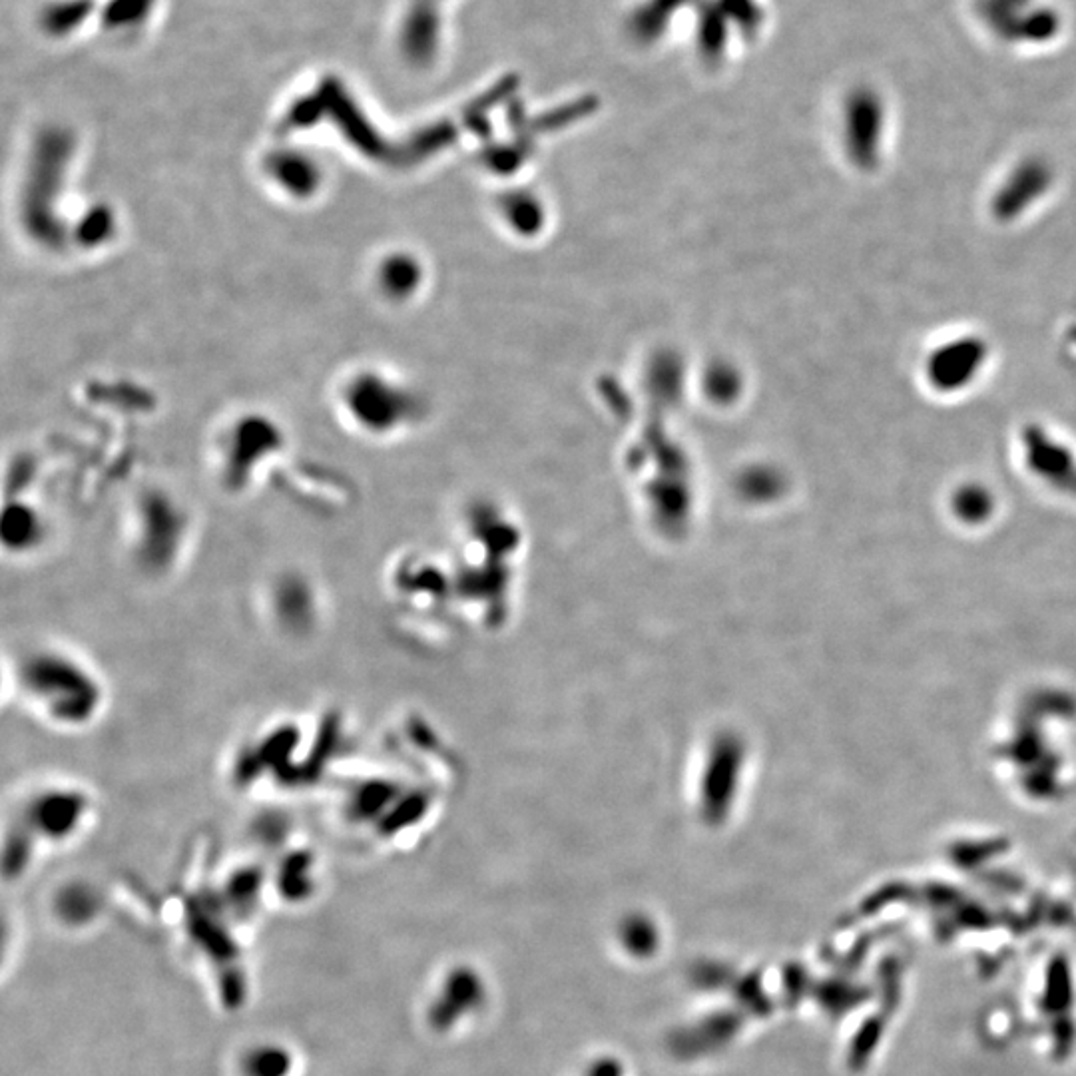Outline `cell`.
<instances>
[{
    "label": "cell",
    "mask_w": 1076,
    "mask_h": 1076,
    "mask_svg": "<svg viewBox=\"0 0 1076 1076\" xmlns=\"http://www.w3.org/2000/svg\"><path fill=\"white\" fill-rule=\"evenodd\" d=\"M419 271L405 256H389L377 268V285L383 295L399 299L417 287Z\"/></svg>",
    "instance_id": "obj_5"
},
{
    "label": "cell",
    "mask_w": 1076,
    "mask_h": 1076,
    "mask_svg": "<svg viewBox=\"0 0 1076 1076\" xmlns=\"http://www.w3.org/2000/svg\"><path fill=\"white\" fill-rule=\"evenodd\" d=\"M60 905V915L70 921V923H84L88 919H92L94 911H96V903H94V895L86 889H68L64 891L62 895V901H58Z\"/></svg>",
    "instance_id": "obj_8"
},
{
    "label": "cell",
    "mask_w": 1076,
    "mask_h": 1076,
    "mask_svg": "<svg viewBox=\"0 0 1076 1076\" xmlns=\"http://www.w3.org/2000/svg\"><path fill=\"white\" fill-rule=\"evenodd\" d=\"M1035 0H981L983 20L1005 40L1043 42L1057 34L1061 20L1049 6H1033Z\"/></svg>",
    "instance_id": "obj_2"
},
{
    "label": "cell",
    "mask_w": 1076,
    "mask_h": 1076,
    "mask_svg": "<svg viewBox=\"0 0 1076 1076\" xmlns=\"http://www.w3.org/2000/svg\"><path fill=\"white\" fill-rule=\"evenodd\" d=\"M397 399L401 401L403 397L397 393L395 385L367 371L357 373L345 387L347 411L365 431L393 429L397 421L403 419V409L395 407Z\"/></svg>",
    "instance_id": "obj_3"
},
{
    "label": "cell",
    "mask_w": 1076,
    "mask_h": 1076,
    "mask_svg": "<svg viewBox=\"0 0 1076 1076\" xmlns=\"http://www.w3.org/2000/svg\"><path fill=\"white\" fill-rule=\"evenodd\" d=\"M22 684L30 702L60 724H82L94 716L100 690L92 676L72 658L54 652L34 654L24 660Z\"/></svg>",
    "instance_id": "obj_1"
},
{
    "label": "cell",
    "mask_w": 1076,
    "mask_h": 1076,
    "mask_svg": "<svg viewBox=\"0 0 1076 1076\" xmlns=\"http://www.w3.org/2000/svg\"><path fill=\"white\" fill-rule=\"evenodd\" d=\"M260 889H262V883L256 875H248V873L238 875L228 889L230 907H234L238 915H244V917L250 915L260 897Z\"/></svg>",
    "instance_id": "obj_7"
},
{
    "label": "cell",
    "mask_w": 1076,
    "mask_h": 1076,
    "mask_svg": "<svg viewBox=\"0 0 1076 1076\" xmlns=\"http://www.w3.org/2000/svg\"><path fill=\"white\" fill-rule=\"evenodd\" d=\"M295 1059L279 1043H262L252 1047L242 1059L244 1076H291Z\"/></svg>",
    "instance_id": "obj_4"
},
{
    "label": "cell",
    "mask_w": 1076,
    "mask_h": 1076,
    "mask_svg": "<svg viewBox=\"0 0 1076 1076\" xmlns=\"http://www.w3.org/2000/svg\"><path fill=\"white\" fill-rule=\"evenodd\" d=\"M313 885L309 879V863L305 859L287 861L281 869L279 877V891L285 899L299 901L305 899L311 893Z\"/></svg>",
    "instance_id": "obj_6"
}]
</instances>
